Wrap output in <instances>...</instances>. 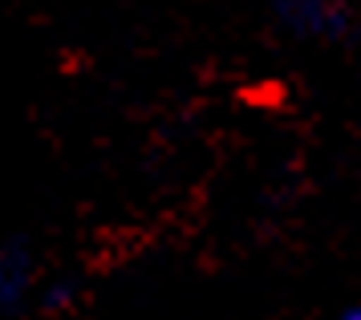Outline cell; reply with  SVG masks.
I'll use <instances>...</instances> for the list:
<instances>
[{
	"label": "cell",
	"mask_w": 361,
	"mask_h": 320,
	"mask_svg": "<svg viewBox=\"0 0 361 320\" xmlns=\"http://www.w3.org/2000/svg\"><path fill=\"white\" fill-rule=\"evenodd\" d=\"M276 13L300 37H337L345 29V8L337 0H280Z\"/></svg>",
	"instance_id": "6da1fadb"
},
{
	"label": "cell",
	"mask_w": 361,
	"mask_h": 320,
	"mask_svg": "<svg viewBox=\"0 0 361 320\" xmlns=\"http://www.w3.org/2000/svg\"><path fill=\"white\" fill-rule=\"evenodd\" d=\"M29 280H33L29 252L25 247H4L0 252V312L20 308L25 292H29Z\"/></svg>",
	"instance_id": "7a4b0ae2"
},
{
	"label": "cell",
	"mask_w": 361,
	"mask_h": 320,
	"mask_svg": "<svg viewBox=\"0 0 361 320\" xmlns=\"http://www.w3.org/2000/svg\"><path fill=\"white\" fill-rule=\"evenodd\" d=\"M341 320H361V308H353V312H345Z\"/></svg>",
	"instance_id": "3957f363"
}]
</instances>
